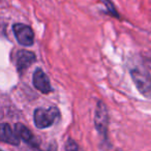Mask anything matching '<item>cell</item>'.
<instances>
[{
    "mask_svg": "<svg viewBox=\"0 0 151 151\" xmlns=\"http://www.w3.org/2000/svg\"><path fill=\"white\" fill-rule=\"evenodd\" d=\"M130 76L141 94L151 99V76L147 69L143 67H134L130 69Z\"/></svg>",
    "mask_w": 151,
    "mask_h": 151,
    "instance_id": "cell-1",
    "label": "cell"
},
{
    "mask_svg": "<svg viewBox=\"0 0 151 151\" xmlns=\"http://www.w3.org/2000/svg\"><path fill=\"white\" fill-rule=\"evenodd\" d=\"M60 112L56 107L37 108L34 111V124L37 128H48L54 124V122L59 118Z\"/></svg>",
    "mask_w": 151,
    "mask_h": 151,
    "instance_id": "cell-2",
    "label": "cell"
},
{
    "mask_svg": "<svg viewBox=\"0 0 151 151\" xmlns=\"http://www.w3.org/2000/svg\"><path fill=\"white\" fill-rule=\"evenodd\" d=\"M94 124L99 136L106 140L108 134V125H109V114H108L107 107L103 101H99L96 105Z\"/></svg>",
    "mask_w": 151,
    "mask_h": 151,
    "instance_id": "cell-3",
    "label": "cell"
},
{
    "mask_svg": "<svg viewBox=\"0 0 151 151\" xmlns=\"http://www.w3.org/2000/svg\"><path fill=\"white\" fill-rule=\"evenodd\" d=\"M13 32L16 40L21 46L30 47L34 42V32L30 26L23 23H16L13 25Z\"/></svg>",
    "mask_w": 151,
    "mask_h": 151,
    "instance_id": "cell-4",
    "label": "cell"
},
{
    "mask_svg": "<svg viewBox=\"0 0 151 151\" xmlns=\"http://www.w3.org/2000/svg\"><path fill=\"white\" fill-rule=\"evenodd\" d=\"M15 64L17 67V70L20 75L24 73L31 64H33L36 60V56L33 52L26 50H19L16 52L15 55Z\"/></svg>",
    "mask_w": 151,
    "mask_h": 151,
    "instance_id": "cell-5",
    "label": "cell"
},
{
    "mask_svg": "<svg viewBox=\"0 0 151 151\" xmlns=\"http://www.w3.org/2000/svg\"><path fill=\"white\" fill-rule=\"evenodd\" d=\"M32 83H33V86L44 94H48L52 91L50 80L42 68L35 69L32 77Z\"/></svg>",
    "mask_w": 151,
    "mask_h": 151,
    "instance_id": "cell-6",
    "label": "cell"
},
{
    "mask_svg": "<svg viewBox=\"0 0 151 151\" xmlns=\"http://www.w3.org/2000/svg\"><path fill=\"white\" fill-rule=\"evenodd\" d=\"M15 132L18 134L21 140H23L24 142L27 143L29 146H31L32 148H34L37 151H42V149L40 148V144H38L37 140L35 139L34 134L31 132V130L25 126L22 123H16L15 124Z\"/></svg>",
    "mask_w": 151,
    "mask_h": 151,
    "instance_id": "cell-7",
    "label": "cell"
},
{
    "mask_svg": "<svg viewBox=\"0 0 151 151\" xmlns=\"http://www.w3.org/2000/svg\"><path fill=\"white\" fill-rule=\"evenodd\" d=\"M0 132H1V141L5 143H9L14 146L20 145V138L16 134L15 129L11 127L9 123H2L0 127Z\"/></svg>",
    "mask_w": 151,
    "mask_h": 151,
    "instance_id": "cell-8",
    "label": "cell"
},
{
    "mask_svg": "<svg viewBox=\"0 0 151 151\" xmlns=\"http://www.w3.org/2000/svg\"><path fill=\"white\" fill-rule=\"evenodd\" d=\"M101 3L106 6V9H107V13L110 14L112 17L115 18H119V14H118L117 9H116L115 5H114L113 1L112 0H99Z\"/></svg>",
    "mask_w": 151,
    "mask_h": 151,
    "instance_id": "cell-9",
    "label": "cell"
},
{
    "mask_svg": "<svg viewBox=\"0 0 151 151\" xmlns=\"http://www.w3.org/2000/svg\"><path fill=\"white\" fill-rule=\"evenodd\" d=\"M65 151H82L77 142H75L71 139H68L65 143Z\"/></svg>",
    "mask_w": 151,
    "mask_h": 151,
    "instance_id": "cell-10",
    "label": "cell"
}]
</instances>
